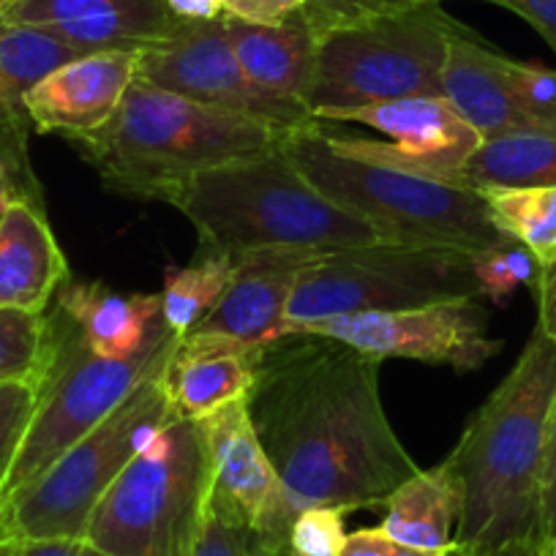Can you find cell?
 <instances>
[{"instance_id": "obj_1", "label": "cell", "mask_w": 556, "mask_h": 556, "mask_svg": "<svg viewBox=\"0 0 556 556\" xmlns=\"http://www.w3.org/2000/svg\"><path fill=\"white\" fill-rule=\"evenodd\" d=\"M249 417L295 510L384 505L417 472L384 412L379 361L314 333L262 346Z\"/></svg>"}, {"instance_id": "obj_2", "label": "cell", "mask_w": 556, "mask_h": 556, "mask_svg": "<svg viewBox=\"0 0 556 556\" xmlns=\"http://www.w3.org/2000/svg\"><path fill=\"white\" fill-rule=\"evenodd\" d=\"M556 395V344L534 328L445 458L462 489L456 548L491 556L538 538V483L545 429Z\"/></svg>"}, {"instance_id": "obj_3", "label": "cell", "mask_w": 556, "mask_h": 556, "mask_svg": "<svg viewBox=\"0 0 556 556\" xmlns=\"http://www.w3.org/2000/svg\"><path fill=\"white\" fill-rule=\"evenodd\" d=\"M285 134L134 79L112 121L72 146L115 194L173 205L197 175L273 151Z\"/></svg>"}, {"instance_id": "obj_4", "label": "cell", "mask_w": 556, "mask_h": 556, "mask_svg": "<svg viewBox=\"0 0 556 556\" xmlns=\"http://www.w3.org/2000/svg\"><path fill=\"white\" fill-rule=\"evenodd\" d=\"M200 235V251L232 260L260 249H350L382 235L319 194L281 146L207 169L173 200Z\"/></svg>"}, {"instance_id": "obj_5", "label": "cell", "mask_w": 556, "mask_h": 556, "mask_svg": "<svg viewBox=\"0 0 556 556\" xmlns=\"http://www.w3.org/2000/svg\"><path fill=\"white\" fill-rule=\"evenodd\" d=\"M281 148L319 194L371 224L390 243L445 245L475 256L505 240L478 191L341 156L323 123L308 121L287 131Z\"/></svg>"}, {"instance_id": "obj_6", "label": "cell", "mask_w": 556, "mask_h": 556, "mask_svg": "<svg viewBox=\"0 0 556 556\" xmlns=\"http://www.w3.org/2000/svg\"><path fill=\"white\" fill-rule=\"evenodd\" d=\"M211 491L200 424L173 417L117 475L85 540L112 556H194Z\"/></svg>"}, {"instance_id": "obj_7", "label": "cell", "mask_w": 556, "mask_h": 556, "mask_svg": "<svg viewBox=\"0 0 556 556\" xmlns=\"http://www.w3.org/2000/svg\"><path fill=\"white\" fill-rule=\"evenodd\" d=\"M458 25L440 3H415L330 30L319 39L306 110L314 117L328 110L442 96L447 41Z\"/></svg>"}, {"instance_id": "obj_8", "label": "cell", "mask_w": 556, "mask_h": 556, "mask_svg": "<svg viewBox=\"0 0 556 556\" xmlns=\"http://www.w3.org/2000/svg\"><path fill=\"white\" fill-rule=\"evenodd\" d=\"M159 374L139 384L99 429L68 447L39 478L0 502V545L85 540L90 516L117 475L175 417Z\"/></svg>"}, {"instance_id": "obj_9", "label": "cell", "mask_w": 556, "mask_h": 556, "mask_svg": "<svg viewBox=\"0 0 556 556\" xmlns=\"http://www.w3.org/2000/svg\"><path fill=\"white\" fill-rule=\"evenodd\" d=\"M462 298H480L472 254L445 245L379 240L323 251L298 278L281 328L352 314L404 312Z\"/></svg>"}, {"instance_id": "obj_10", "label": "cell", "mask_w": 556, "mask_h": 556, "mask_svg": "<svg viewBox=\"0 0 556 556\" xmlns=\"http://www.w3.org/2000/svg\"><path fill=\"white\" fill-rule=\"evenodd\" d=\"M50 319L55 352L12 472L0 489V502L39 478L68 447L99 429L139 384L162 371L178 344V336L162 325L139 355L110 361L90 352L79 330L61 312Z\"/></svg>"}, {"instance_id": "obj_11", "label": "cell", "mask_w": 556, "mask_h": 556, "mask_svg": "<svg viewBox=\"0 0 556 556\" xmlns=\"http://www.w3.org/2000/svg\"><path fill=\"white\" fill-rule=\"evenodd\" d=\"M323 123L330 148L346 159L420 175L462 189V169L483 137L447 104L445 96H412L382 104L328 110Z\"/></svg>"}, {"instance_id": "obj_12", "label": "cell", "mask_w": 556, "mask_h": 556, "mask_svg": "<svg viewBox=\"0 0 556 556\" xmlns=\"http://www.w3.org/2000/svg\"><path fill=\"white\" fill-rule=\"evenodd\" d=\"M491 314L480 298L431 303L404 312H371L319 319L281 328L273 341L295 333L336 339L382 363L384 357L442 363L456 371H480L502 352V341L489 333Z\"/></svg>"}, {"instance_id": "obj_13", "label": "cell", "mask_w": 556, "mask_h": 556, "mask_svg": "<svg viewBox=\"0 0 556 556\" xmlns=\"http://www.w3.org/2000/svg\"><path fill=\"white\" fill-rule=\"evenodd\" d=\"M137 79L200 104L267 121L285 131L314 121L303 104L273 99L249 83L229 45L224 17L178 23L164 39L137 50Z\"/></svg>"}, {"instance_id": "obj_14", "label": "cell", "mask_w": 556, "mask_h": 556, "mask_svg": "<svg viewBox=\"0 0 556 556\" xmlns=\"http://www.w3.org/2000/svg\"><path fill=\"white\" fill-rule=\"evenodd\" d=\"M200 429L211 462V500L249 529L254 556L287 551L298 510L256 437L245 401L216 409Z\"/></svg>"}, {"instance_id": "obj_15", "label": "cell", "mask_w": 556, "mask_h": 556, "mask_svg": "<svg viewBox=\"0 0 556 556\" xmlns=\"http://www.w3.org/2000/svg\"><path fill=\"white\" fill-rule=\"evenodd\" d=\"M137 79V52H88L47 74L28 96L25 112L39 134L77 142L112 121Z\"/></svg>"}, {"instance_id": "obj_16", "label": "cell", "mask_w": 556, "mask_h": 556, "mask_svg": "<svg viewBox=\"0 0 556 556\" xmlns=\"http://www.w3.org/2000/svg\"><path fill=\"white\" fill-rule=\"evenodd\" d=\"M319 254V249L276 245L238 256L227 292L191 333L270 344L273 333L285 323L298 278Z\"/></svg>"}, {"instance_id": "obj_17", "label": "cell", "mask_w": 556, "mask_h": 556, "mask_svg": "<svg viewBox=\"0 0 556 556\" xmlns=\"http://www.w3.org/2000/svg\"><path fill=\"white\" fill-rule=\"evenodd\" d=\"M0 20L47 30L83 55L137 52L178 25L164 0H20Z\"/></svg>"}, {"instance_id": "obj_18", "label": "cell", "mask_w": 556, "mask_h": 556, "mask_svg": "<svg viewBox=\"0 0 556 556\" xmlns=\"http://www.w3.org/2000/svg\"><path fill=\"white\" fill-rule=\"evenodd\" d=\"M262 346L218 336L189 333L178 339L159 382L175 417L205 420L222 406L249 399Z\"/></svg>"}, {"instance_id": "obj_19", "label": "cell", "mask_w": 556, "mask_h": 556, "mask_svg": "<svg viewBox=\"0 0 556 556\" xmlns=\"http://www.w3.org/2000/svg\"><path fill=\"white\" fill-rule=\"evenodd\" d=\"M507 55L458 25L447 41L442 96L483 139L502 134L538 131L516 104L505 74Z\"/></svg>"}, {"instance_id": "obj_20", "label": "cell", "mask_w": 556, "mask_h": 556, "mask_svg": "<svg viewBox=\"0 0 556 556\" xmlns=\"http://www.w3.org/2000/svg\"><path fill=\"white\" fill-rule=\"evenodd\" d=\"M68 281L66 256L45 213L17 197L0 218V308L45 314Z\"/></svg>"}, {"instance_id": "obj_21", "label": "cell", "mask_w": 556, "mask_h": 556, "mask_svg": "<svg viewBox=\"0 0 556 556\" xmlns=\"http://www.w3.org/2000/svg\"><path fill=\"white\" fill-rule=\"evenodd\" d=\"M58 312L79 330L90 352L110 361L139 355L162 328V295L117 292L101 281H72L58 290Z\"/></svg>"}, {"instance_id": "obj_22", "label": "cell", "mask_w": 556, "mask_h": 556, "mask_svg": "<svg viewBox=\"0 0 556 556\" xmlns=\"http://www.w3.org/2000/svg\"><path fill=\"white\" fill-rule=\"evenodd\" d=\"M224 28L240 68L256 90L306 106L317 68L319 36L303 12L281 25H254L224 17Z\"/></svg>"}, {"instance_id": "obj_23", "label": "cell", "mask_w": 556, "mask_h": 556, "mask_svg": "<svg viewBox=\"0 0 556 556\" xmlns=\"http://www.w3.org/2000/svg\"><path fill=\"white\" fill-rule=\"evenodd\" d=\"M382 529L417 548H456L462 489L445 464L417 469L384 500Z\"/></svg>"}, {"instance_id": "obj_24", "label": "cell", "mask_w": 556, "mask_h": 556, "mask_svg": "<svg viewBox=\"0 0 556 556\" xmlns=\"http://www.w3.org/2000/svg\"><path fill=\"white\" fill-rule=\"evenodd\" d=\"M79 55L83 52L47 30L0 20V128L20 131L28 123L25 96L47 74Z\"/></svg>"}, {"instance_id": "obj_25", "label": "cell", "mask_w": 556, "mask_h": 556, "mask_svg": "<svg viewBox=\"0 0 556 556\" xmlns=\"http://www.w3.org/2000/svg\"><path fill=\"white\" fill-rule=\"evenodd\" d=\"M556 189V131H518L483 139L467 167L462 189Z\"/></svg>"}, {"instance_id": "obj_26", "label": "cell", "mask_w": 556, "mask_h": 556, "mask_svg": "<svg viewBox=\"0 0 556 556\" xmlns=\"http://www.w3.org/2000/svg\"><path fill=\"white\" fill-rule=\"evenodd\" d=\"M235 276V260L218 251H200L197 262L164 270L162 285V323L178 339L189 336L207 312L222 301Z\"/></svg>"}, {"instance_id": "obj_27", "label": "cell", "mask_w": 556, "mask_h": 556, "mask_svg": "<svg viewBox=\"0 0 556 556\" xmlns=\"http://www.w3.org/2000/svg\"><path fill=\"white\" fill-rule=\"evenodd\" d=\"M502 238L521 243L540 267L556 262V189L513 186L478 191Z\"/></svg>"}, {"instance_id": "obj_28", "label": "cell", "mask_w": 556, "mask_h": 556, "mask_svg": "<svg viewBox=\"0 0 556 556\" xmlns=\"http://www.w3.org/2000/svg\"><path fill=\"white\" fill-rule=\"evenodd\" d=\"M55 336L45 314L0 308V384L45 382L50 371Z\"/></svg>"}, {"instance_id": "obj_29", "label": "cell", "mask_w": 556, "mask_h": 556, "mask_svg": "<svg viewBox=\"0 0 556 556\" xmlns=\"http://www.w3.org/2000/svg\"><path fill=\"white\" fill-rule=\"evenodd\" d=\"M472 270L480 298L496 303V306H505L518 287L534 290L540 276V265L534 262V256L510 238L475 254Z\"/></svg>"}, {"instance_id": "obj_30", "label": "cell", "mask_w": 556, "mask_h": 556, "mask_svg": "<svg viewBox=\"0 0 556 556\" xmlns=\"http://www.w3.org/2000/svg\"><path fill=\"white\" fill-rule=\"evenodd\" d=\"M505 74L513 99L532 126L538 131H556V68L507 58Z\"/></svg>"}, {"instance_id": "obj_31", "label": "cell", "mask_w": 556, "mask_h": 556, "mask_svg": "<svg viewBox=\"0 0 556 556\" xmlns=\"http://www.w3.org/2000/svg\"><path fill=\"white\" fill-rule=\"evenodd\" d=\"M41 382H3L0 384V489L7 483L17 458L25 431L39 404Z\"/></svg>"}, {"instance_id": "obj_32", "label": "cell", "mask_w": 556, "mask_h": 556, "mask_svg": "<svg viewBox=\"0 0 556 556\" xmlns=\"http://www.w3.org/2000/svg\"><path fill=\"white\" fill-rule=\"evenodd\" d=\"M346 510L341 507H306L295 516L287 538L290 556H341L346 543Z\"/></svg>"}, {"instance_id": "obj_33", "label": "cell", "mask_w": 556, "mask_h": 556, "mask_svg": "<svg viewBox=\"0 0 556 556\" xmlns=\"http://www.w3.org/2000/svg\"><path fill=\"white\" fill-rule=\"evenodd\" d=\"M538 540L543 556H556V395L545 429L538 483Z\"/></svg>"}, {"instance_id": "obj_34", "label": "cell", "mask_w": 556, "mask_h": 556, "mask_svg": "<svg viewBox=\"0 0 556 556\" xmlns=\"http://www.w3.org/2000/svg\"><path fill=\"white\" fill-rule=\"evenodd\" d=\"M194 556H254V543L249 529L211 500Z\"/></svg>"}, {"instance_id": "obj_35", "label": "cell", "mask_w": 556, "mask_h": 556, "mask_svg": "<svg viewBox=\"0 0 556 556\" xmlns=\"http://www.w3.org/2000/svg\"><path fill=\"white\" fill-rule=\"evenodd\" d=\"M388 0H306L303 17L308 20L314 34L323 39L330 30L363 23V20L388 12Z\"/></svg>"}, {"instance_id": "obj_36", "label": "cell", "mask_w": 556, "mask_h": 556, "mask_svg": "<svg viewBox=\"0 0 556 556\" xmlns=\"http://www.w3.org/2000/svg\"><path fill=\"white\" fill-rule=\"evenodd\" d=\"M453 548H417V545L401 543L399 538L384 532L382 527L357 529L346 534L341 556H451Z\"/></svg>"}, {"instance_id": "obj_37", "label": "cell", "mask_w": 556, "mask_h": 556, "mask_svg": "<svg viewBox=\"0 0 556 556\" xmlns=\"http://www.w3.org/2000/svg\"><path fill=\"white\" fill-rule=\"evenodd\" d=\"M306 9V0H224V17L254 25H281Z\"/></svg>"}, {"instance_id": "obj_38", "label": "cell", "mask_w": 556, "mask_h": 556, "mask_svg": "<svg viewBox=\"0 0 556 556\" xmlns=\"http://www.w3.org/2000/svg\"><path fill=\"white\" fill-rule=\"evenodd\" d=\"M0 556H112L88 540H28L0 545Z\"/></svg>"}, {"instance_id": "obj_39", "label": "cell", "mask_w": 556, "mask_h": 556, "mask_svg": "<svg viewBox=\"0 0 556 556\" xmlns=\"http://www.w3.org/2000/svg\"><path fill=\"white\" fill-rule=\"evenodd\" d=\"M505 9L527 20L556 52V0H502Z\"/></svg>"}, {"instance_id": "obj_40", "label": "cell", "mask_w": 556, "mask_h": 556, "mask_svg": "<svg viewBox=\"0 0 556 556\" xmlns=\"http://www.w3.org/2000/svg\"><path fill=\"white\" fill-rule=\"evenodd\" d=\"M532 292L538 298V330H543L556 344V262L540 267Z\"/></svg>"}, {"instance_id": "obj_41", "label": "cell", "mask_w": 556, "mask_h": 556, "mask_svg": "<svg viewBox=\"0 0 556 556\" xmlns=\"http://www.w3.org/2000/svg\"><path fill=\"white\" fill-rule=\"evenodd\" d=\"M178 23H211L224 17V0H164Z\"/></svg>"}, {"instance_id": "obj_42", "label": "cell", "mask_w": 556, "mask_h": 556, "mask_svg": "<svg viewBox=\"0 0 556 556\" xmlns=\"http://www.w3.org/2000/svg\"><path fill=\"white\" fill-rule=\"evenodd\" d=\"M491 556H543V548H540L538 538H527V540H516V543L505 545V548H500Z\"/></svg>"}, {"instance_id": "obj_43", "label": "cell", "mask_w": 556, "mask_h": 556, "mask_svg": "<svg viewBox=\"0 0 556 556\" xmlns=\"http://www.w3.org/2000/svg\"><path fill=\"white\" fill-rule=\"evenodd\" d=\"M17 189L12 184V169L0 162V205H9L12 200H17Z\"/></svg>"}, {"instance_id": "obj_44", "label": "cell", "mask_w": 556, "mask_h": 556, "mask_svg": "<svg viewBox=\"0 0 556 556\" xmlns=\"http://www.w3.org/2000/svg\"><path fill=\"white\" fill-rule=\"evenodd\" d=\"M390 3V9H395V7H415V3H445V0H388ZM480 3H491V7H502L505 9V3H502V0H480Z\"/></svg>"}, {"instance_id": "obj_45", "label": "cell", "mask_w": 556, "mask_h": 556, "mask_svg": "<svg viewBox=\"0 0 556 556\" xmlns=\"http://www.w3.org/2000/svg\"><path fill=\"white\" fill-rule=\"evenodd\" d=\"M14 3H20V0H0V17H3V14H7Z\"/></svg>"}, {"instance_id": "obj_46", "label": "cell", "mask_w": 556, "mask_h": 556, "mask_svg": "<svg viewBox=\"0 0 556 556\" xmlns=\"http://www.w3.org/2000/svg\"><path fill=\"white\" fill-rule=\"evenodd\" d=\"M451 556H475V554H469V551H462V548H453Z\"/></svg>"}, {"instance_id": "obj_47", "label": "cell", "mask_w": 556, "mask_h": 556, "mask_svg": "<svg viewBox=\"0 0 556 556\" xmlns=\"http://www.w3.org/2000/svg\"><path fill=\"white\" fill-rule=\"evenodd\" d=\"M3 211H7V205H0V218H3Z\"/></svg>"}, {"instance_id": "obj_48", "label": "cell", "mask_w": 556, "mask_h": 556, "mask_svg": "<svg viewBox=\"0 0 556 556\" xmlns=\"http://www.w3.org/2000/svg\"><path fill=\"white\" fill-rule=\"evenodd\" d=\"M276 556H290V554H287V551H281V554H276Z\"/></svg>"}]
</instances>
